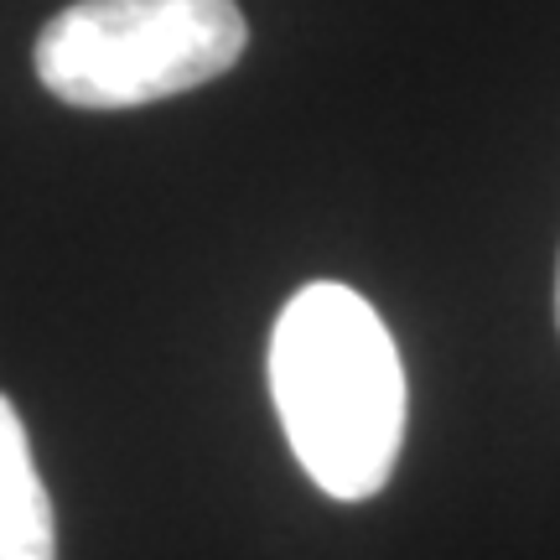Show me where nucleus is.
<instances>
[{"instance_id": "nucleus-2", "label": "nucleus", "mask_w": 560, "mask_h": 560, "mask_svg": "<svg viewBox=\"0 0 560 560\" xmlns=\"http://www.w3.org/2000/svg\"><path fill=\"white\" fill-rule=\"evenodd\" d=\"M244 47L234 0H79L42 26L32 62L73 109H136L223 79Z\"/></svg>"}, {"instance_id": "nucleus-3", "label": "nucleus", "mask_w": 560, "mask_h": 560, "mask_svg": "<svg viewBox=\"0 0 560 560\" xmlns=\"http://www.w3.org/2000/svg\"><path fill=\"white\" fill-rule=\"evenodd\" d=\"M0 560H58L52 499L32 462L16 405L0 395Z\"/></svg>"}, {"instance_id": "nucleus-4", "label": "nucleus", "mask_w": 560, "mask_h": 560, "mask_svg": "<svg viewBox=\"0 0 560 560\" xmlns=\"http://www.w3.org/2000/svg\"><path fill=\"white\" fill-rule=\"evenodd\" d=\"M556 322H560V265H556Z\"/></svg>"}, {"instance_id": "nucleus-1", "label": "nucleus", "mask_w": 560, "mask_h": 560, "mask_svg": "<svg viewBox=\"0 0 560 560\" xmlns=\"http://www.w3.org/2000/svg\"><path fill=\"white\" fill-rule=\"evenodd\" d=\"M270 395L322 493L359 503L389 482L405 441V369L359 291L317 280L285 301L270 332Z\"/></svg>"}]
</instances>
